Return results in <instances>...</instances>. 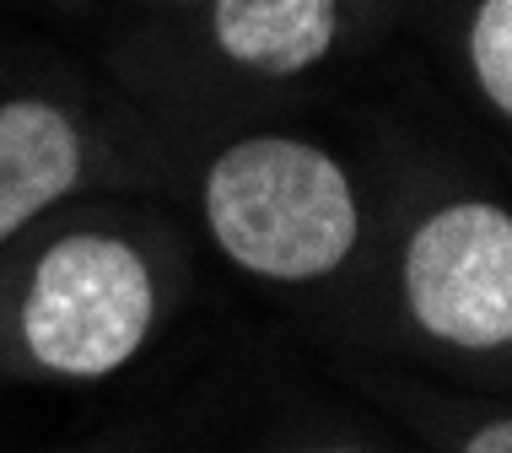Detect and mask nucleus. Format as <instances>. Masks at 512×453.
<instances>
[{"mask_svg": "<svg viewBox=\"0 0 512 453\" xmlns=\"http://www.w3.org/2000/svg\"><path fill=\"white\" fill-rule=\"evenodd\" d=\"M205 216L216 243L254 276H329L356 243L351 178L308 141L254 135L221 151L205 178Z\"/></svg>", "mask_w": 512, "mask_h": 453, "instance_id": "nucleus-1", "label": "nucleus"}, {"mask_svg": "<svg viewBox=\"0 0 512 453\" xmlns=\"http://www.w3.org/2000/svg\"><path fill=\"white\" fill-rule=\"evenodd\" d=\"M151 329V276L141 254L103 232L60 238L33 270L22 308L27 351L54 373L103 378L130 362Z\"/></svg>", "mask_w": 512, "mask_h": 453, "instance_id": "nucleus-2", "label": "nucleus"}, {"mask_svg": "<svg viewBox=\"0 0 512 453\" xmlns=\"http://www.w3.org/2000/svg\"><path fill=\"white\" fill-rule=\"evenodd\" d=\"M405 292L448 346L491 351L512 335V222L496 205H448L410 238Z\"/></svg>", "mask_w": 512, "mask_h": 453, "instance_id": "nucleus-3", "label": "nucleus"}, {"mask_svg": "<svg viewBox=\"0 0 512 453\" xmlns=\"http://www.w3.org/2000/svg\"><path fill=\"white\" fill-rule=\"evenodd\" d=\"M81 146L49 103H0V238H11L27 216L60 200L76 184Z\"/></svg>", "mask_w": 512, "mask_h": 453, "instance_id": "nucleus-4", "label": "nucleus"}, {"mask_svg": "<svg viewBox=\"0 0 512 453\" xmlns=\"http://www.w3.org/2000/svg\"><path fill=\"white\" fill-rule=\"evenodd\" d=\"M211 27L248 71L297 76L335 44V0H216Z\"/></svg>", "mask_w": 512, "mask_h": 453, "instance_id": "nucleus-5", "label": "nucleus"}, {"mask_svg": "<svg viewBox=\"0 0 512 453\" xmlns=\"http://www.w3.org/2000/svg\"><path fill=\"white\" fill-rule=\"evenodd\" d=\"M469 60H475L480 92L507 114L512 108V0H486V6L475 11Z\"/></svg>", "mask_w": 512, "mask_h": 453, "instance_id": "nucleus-6", "label": "nucleus"}, {"mask_svg": "<svg viewBox=\"0 0 512 453\" xmlns=\"http://www.w3.org/2000/svg\"><path fill=\"white\" fill-rule=\"evenodd\" d=\"M464 453H512V427H507V421H491L486 432L469 437V448H464Z\"/></svg>", "mask_w": 512, "mask_h": 453, "instance_id": "nucleus-7", "label": "nucleus"}]
</instances>
